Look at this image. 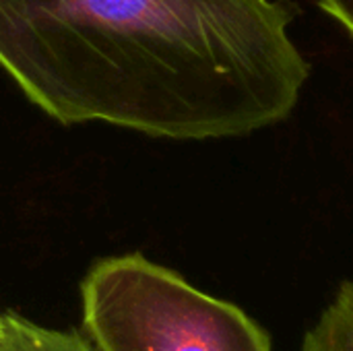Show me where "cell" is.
<instances>
[{
	"label": "cell",
	"mask_w": 353,
	"mask_h": 351,
	"mask_svg": "<svg viewBox=\"0 0 353 351\" xmlns=\"http://www.w3.org/2000/svg\"><path fill=\"white\" fill-rule=\"evenodd\" d=\"M290 21L273 0H0V66L62 124L242 137L308 81Z\"/></svg>",
	"instance_id": "obj_1"
},
{
	"label": "cell",
	"mask_w": 353,
	"mask_h": 351,
	"mask_svg": "<svg viewBox=\"0 0 353 351\" xmlns=\"http://www.w3.org/2000/svg\"><path fill=\"white\" fill-rule=\"evenodd\" d=\"M319 4L353 35V0H319Z\"/></svg>",
	"instance_id": "obj_5"
},
{
	"label": "cell",
	"mask_w": 353,
	"mask_h": 351,
	"mask_svg": "<svg viewBox=\"0 0 353 351\" xmlns=\"http://www.w3.org/2000/svg\"><path fill=\"white\" fill-rule=\"evenodd\" d=\"M300 351H353V281H343L333 302L304 335Z\"/></svg>",
	"instance_id": "obj_3"
},
{
	"label": "cell",
	"mask_w": 353,
	"mask_h": 351,
	"mask_svg": "<svg viewBox=\"0 0 353 351\" xmlns=\"http://www.w3.org/2000/svg\"><path fill=\"white\" fill-rule=\"evenodd\" d=\"M10 351H93L77 333L43 329L21 317L4 314Z\"/></svg>",
	"instance_id": "obj_4"
},
{
	"label": "cell",
	"mask_w": 353,
	"mask_h": 351,
	"mask_svg": "<svg viewBox=\"0 0 353 351\" xmlns=\"http://www.w3.org/2000/svg\"><path fill=\"white\" fill-rule=\"evenodd\" d=\"M0 351H10L8 327H6V319L4 317H0Z\"/></svg>",
	"instance_id": "obj_6"
},
{
	"label": "cell",
	"mask_w": 353,
	"mask_h": 351,
	"mask_svg": "<svg viewBox=\"0 0 353 351\" xmlns=\"http://www.w3.org/2000/svg\"><path fill=\"white\" fill-rule=\"evenodd\" d=\"M83 323L97 351H273L242 308L141 254L97 263L83 281Z\"/></svg>",
	"instance_id": "obj_2"
}]
</instances>
